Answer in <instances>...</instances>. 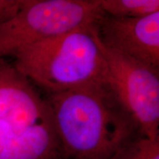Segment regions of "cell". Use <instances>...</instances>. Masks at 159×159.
Here are the masks:
<instances>
[{
  "mask_svg": "<svg viewBox=\"0 0 159 159\" xmlns=\"http://www.w3.org/2000/svg\"><path fill=\"white\" fill-rule=\"evenodd\" d=\"M46 99L63 159H112L140 134L108 85L49 94Z\"/></svg>",
  "mask_w": 159,
  "mask_h": 159,
  "instance_id": "obj_1",
  "label": "cell"
},
{
  "mask_svg": "<svg viewBox=\"0 0 159 159\" xmlns=\"http://www.w3.org/2000/svg\"><path fill=\"white\" fill-rule=\"evenodd\" d=\"M13 57L15 68L48 94L108 85L95 25L26 46Z\"/></svg>",
  "mask_w": 159,
  "mask_h": 159,
  "instance_id": "obj_2",
  "label": "cell"
},
{
  "mask_svg": "<svg viewBox=\"0 0 159 159\" xmlns=\"http://www.w3.org/2000/svg\"><path fill=\"white\" fill-rule=\"evenodd\" d=\"M103 13L97 0H25L0 24V59L26 46L96 25Z\"/></svg>",
  "mask_w": 159,
  "mask_h": 159,
  "instance_id": "obj_3",
  "label": "cell"
},
{
  "mask_svg": "<svg viewBox=\"0 0 159 159\" xmlns=\"http://www.w3.org/2000/svg\"><path fill=\"white\" fill-rule=\"evenodd\" d=\"M98 41L106 61L108 85L117 100L134 119L139 134L152 140L159 139V69Z\"/></svg>",
  "mask_w": 159,
  "mask_h": 159,
  "instance_id": "obj_4",
  "label": "cell"
},
{
  "mask_svg": "<svg viewBox=\"0 0 159 159\" xmlns=\"http://www.w3.org/2000/svg\"><path fill=\"white\" fill-rule=\"evenodd\" d=\"M95 29L99 41L106 47L159 69V11L134 19L103 13Z\"/></svg>",
  "mask_w": 159,
  "mask_h": 159,
  "instance_id": "obj_5",
  "label": "cell"
},
{
  "mask_svg": "<svg viewBox=\"0 0 159 159\" xmlns=\"http://www.w3.org/2000/svg\"><path fill=\"white\" fill-rule=\"evenodd\" d=\"M0 159H63L53 121L0 119Z\"/></svg>",
  "mask_w": 159,
  "mask_h": 159,
  "instance_id": "obj_6",
  "label": "cell"
},
{
  "mask_svg": "<svg viewBox=\"0 0 159 159\" xmlns=\"http://www.w3.org/2000/svg\"><path fill=\"white\" fill-rule=\"evenodd\" d=\"M0 119L28 123L52 121L47 99L5 58L0 59Z\"/></svg>",
  "mask_w": 159,
  "mask_h": 159,
  "instance_id": "obj_7",
  "label": "cell"
},
{
  "mask_svg": "<svg viewBox=\"0 0 159 159\" xmlns=\"http://www.w3.org/2000/svg\"><path fill=\"white\" fill-rule=\"evenodd\" d=\"M104 14L134 19L159 11L158 0H97Z\"/></svg>",
  "mask_w": 159,
  "mask_h": 159,
  "instance_id": "obj_8",
  "label": "cell"
},
{
  "mask_svg": "<svg viewBox=\"0 0 159 159\" xmlns=\"http://www.w3.org/2000/svg\"><path fill=\"white\" fill-rule=\"evenodd\" d=\"M112 159H159V139L152 140L138 134Z\"/></svg>",
  "mask_w": 159,
  "mask_h": 159,
  "instance_id": "obj_9",
  "label": "cell"
},
{
  "mask_svg": "<svg viewBox=\"0 0 159 159\" xmlns=\"http://www.w3.org/2000/svg\"><path fill=\"white\" fill-rule=\"evenodd\" d=\"M25 0H0V24L14 16L22 7Z\"/></svg>",
  "mask_w": 159,
  "mask_h": 159,
  "instance_id": "obj_10",
  "label": "cell"
}]
</instances>
